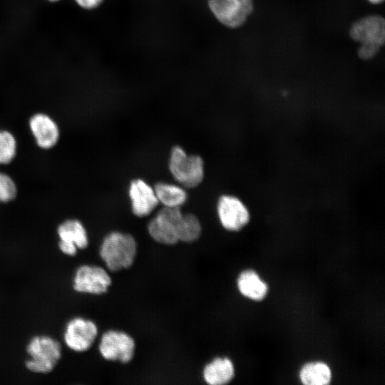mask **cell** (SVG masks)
I'll return each mask as SVG.
<instances>
[{"mask_svg": "<svg viewBox=\"0 0 385 385\" xmlns=\"http://www.w3.org/2000/svg\"><path fill=\"white\" fill-rule=\"evenodd\" d=\"M136 253L137 244L134 237L120 232L108 234L100 247V256L107 268L112 272L132 266Z\"/></svg>", "mask_w": 385, "mask_h": 385, "instance_id": "6da1fadb", "label": "cell"}, {"mask_svg": "<svg viewBox=\"0 0 385 385\" xmlns=\"http://www.w3.org/2000/svg\"><path fill=\"white\" fill-rule=\"evenodd\" d=\"M26 351L30 358L26 361V366L30 371L37 374L51 372L61 357L60 343L47 335L31 338Z\"/></svg>", "mask_w": 385, "mask_h": 385, "instance_id": "7a4b0ae2", "label": "cell"}, {"mask_svg": "<svg viewBox=\"0 0 385 385\" xmlns=\"http://www.w3.org/2000/svg\"><path fill=\"white\" fill-rule=\"evenodd\" d=\"M169 168L175 180L185 187H196L203 179L204 168L202 158L195 155H187L180 147L176 146L173 148Z\"/></svg>", "mask_w": 385, "mask_h": 385, "instance_id": "3957f363", "label": "cell"}, {"mask_svg": "<svg viewBox=\"0 0 385 385\" xmlns=\"http://www.w3.org/2000/svg\"><path fill=\"white\" fill-rule=\"evenodd\" d=\"M183 215L179 207H165L161 209L148 224L150 237L161 244H176L179 241L178 227Z\"/></svg>", "mask_w": 385, "mask_h": 385, "instance_id": "277c9868", "label": "cell"}, {"mask_svg": "<svg viewBox=\"0 0 385 385\" xmlns=\"http://www.w3.org/2000/svg\"><path fill=\"white\" fill-rule=\"evenodd\" d=\"M216 19L230 28L242 26L253 11V0H209Z\"/></svg>", "mask_w": 385, "mask_h": 385, "instance_id": "5b68a950", "label": "cell"}, {"mask_svg": "<svg viewBox=\"0 0 385 385\" xmlns=\"http://www.w3.org/2000/svg\"><path fill=\"white\" fill-rule=\"evenodd\" d=\"M135 346V342L129 334L110 330L102 335L99 351L105 359L128 363L134 356Z\"/></svg>", "mask_w": 385, "mask_h": 385, "instance_id": "8992f818", "label": "cell"}, {"mask_svg": "<svg viewBox=\"0 0 385 385\" xmlns=\"http://www.w3.org/2000/svg\"><path fill=\"white\" fill-rule=\"evenodd\" d=\"M111 284L108 272L101 267L83 265L76 270L73 280V289L78 292L101 294L107 292Z\"/></svg>", "mask_w": 385, "mask_h": 385, "instance_id": "52a82bcc", "label": "cell"}, {"mask_svg": "<svg viewBox=\"0 0 385 385\" xmlns=\"http://www.w3.org/2000/svg\"><path fill=\"white\" fill-rule=\"evenodd\" d=\"M97 334L98 328L95 322L82 317H75L67 323L63 339L70 349L82 352L92 346Z\"/></svg>", "mask_w": 385, "mask_h": 385, "instance_id": "ba28073f", "label": "cell"}, {"mask_svg": "<svg viewBox=\"0 0 385 385\" xmlns=\"http://www.w3.org/2000/svg\"><path fill=\"white\" fill-rule=\"evenodd\" d=\"M351 38L360 44L381 48L385 41V21L379 15H370L355 21L351 26Z\"/></svg>", "mask_w": 385, "mask_h": 385, "instance_id": "9c48e42d", "label": "cell"}, {"mask_svg": "<svg viewBox=\"0 0 385 385\" xmlns=\"http://www.w3.org/2000/svg\"><path fill=\"white\" fill-rule=\"evenodd\" d=\"M57 232L58 247L66 255L74 256L78 249H84L88 244L86 230L77 220H66L58 226Z\"/></svg>", "mask_w": 385, "mask_h": 385, "instance_id": "30bf717a", "label": "cell"}, {"mask_svg": "<svg viewBox=\"0 0 385 385\" xmlns=\"http://www.w3.org/2000/svg\"><path fill=\"white\" fill-rule=\"evenodd\" d=\"M217 213L222 226L229 230H238L249 221L250 215L244 204L237 197L222 196L217 204Z\"/></svg>", "mask_w": 385, "mask_h": 385, "instance_id": "8fae6325", "label": "cell"}, {"mask_svg": "<svg viewBox=\"0 0 385 385\" xmlns=\"http://www.w3.org/2000/svg\"><path fill=\"white\" fill-rule=\"evenodd\" d=\"M132 210L138 217L149 215L158 204L154 189L143 180H133L129 188Z\"/></svg>", "mask_w": 385, "mask_h": 385, "instance_id": "7c38bea8", "label": "cell"}, {"mask_svg": "<svg viewBox=\"0 0 385 385\" xmlns=\"http://www.w3.org/2000/svg\"><path fill=\"white\" fill-rule=\"evenodd\" d=\"M31 130L35 137L38 145L48 149L56 143L59 131L56 123L48 115L38 113L31 118Z\"/></svg>", "mask_w": 385, "mask_h": 385, "instance_id": "4fadbf2b", "label": "cell"}, {"mask_svg": "<svg viewBox=\"0 0 385 385\" xmlns=\"http://www.w3.org/2000/svg\"><path fill=\"white\" fill-rule=\"evenodd\" d=\"M203 379L210 385L228 383L234 376V366L227 358H215L203 369Z\"/></svg>", "mask_w": 385, "mask_h": 385, "instance_id": "5bb4252c", "label": "cell"}, {"mask_svg": "<svg viewBox=\"0 0 385 385\" xmlns=\"http://www.w3.org/2000/svg\"><path fill=\"white\" fill-rule=\"evenodd\" d=\"M237 286L243 295L255 300L262 299L267 290V285L252 270L241 273L237 280Z\"/></svg>", "mask_w": 385, "mask_h": 385, "instance_id": "9a60e30c", "label": "cell"}, {"mask_svg": "<svg viewBox=\"0 0 385 385\" xmlns=\"http://www.w3.org/2000/svg\"><path fill=\"white\" fill-rule=\"evenodd\" d=\"M154 190L158 202L165 207H179L187 198V194L183 188L172 184L158 183Z\"/></svg>", "mask_w": 385, "mask_h": 385, "instance_id": "2e32d148", "label": "cell"}, {"mask_svg": "<svg viewBox=\"0 0 385 385\" xmlns=\"http://www.w3.org/2000/svg\"><path fill=\"white\" fill-rule=\"evenodd\" d=\"M300 379L307 385L327 384L331 380V371L324 363H309L302 369Z\"/></svg>", "mask_w": 385, "mask_h": 385, "instance_id": "e0dca14e", "label": "cell"}, {"mask_svg": "<svg viewBox=\"0 0 385 385\" xmlns=\"http://www.w3.org/2000/svg\"><path fill=\"white\" fill-rule=\"evenodd\" d=\"M201 234V225L198 219L192 214L183 215L178 227V240L192 242Z\"/></svg>", "mask_w": 385, "mask_h": 385, "instance_id": "ac0fdd59", "label": "cell"}, {"mask_svg": "<svg viewBox=\"0 0 385 385\" xmlns=\"http://www.w3.org/2000/svg\"><path fill=\"white\" fill-rule=\"evenodd\" d=\"M14 137L8 131L0 130V164L10 163L16 154Z\"/></svg>", "mask_w": 385, "mask_h": 385, "instance_id": "d6986e66", "label": "cell"}, {"mask_svg": "<svg viewBox=\"0 0 385 385\" xmlns=\"http://www.w3.org/2000/svg\"><path fill=\"white\" fill-rule=\"evenodd\" d=\"M16 187L12 179L0 173V202H9L16 197Z\"/></svg>", "mask_w": 385, "mask_h": 385, "instance_id": "ffe728a7", "label": "cell"}, {"mask_svg": "<svg viewBox=\"0 0 385 385\" xmlns=\"http://www.w3.org/2000/svg\"><path fill=\"white\" fill-rule=\"evenodd\" d=\"M380 49V47L376 46L360 44L357 53L360 58L370 60L379 52Z\"/></svg>", "mask_w": 385, "mask_h": 385, "instance_id": "44dd1931", "label": "cell"}, {"mask_svg": "<svg viewBox=\"0 0 385 385\" xmlns=\"http://www.w3.org/2000/svg\"><path fill=\"white\" fill-rule=\"evenodd\" d=\"M81 7L85 9H93L98 6L102 0H75Z\"/></svg>", "mask_w": 385, "mask_h": 385, "instance_id": "7402d4cb", "label": "cell"}, {"mask_svg": "<svg viewBox=\"0 0 385 385\" xmlns=\"http://www.w3.org/2000/svg\"><path fill=\"white\" fill-rule=\"evenodd\" d=\"M370 3L374 4H379L383 2L384 0H368Z\"/></svg>", "mask_w": 385, "mask_h": 385, "instance_id": "603a6c76", "label": "cell"}, {"mask_svg": "<svg viewBox=\"0 0 385 385\" xmlns=\"http://www.w3.org/2000/svg\"><path fill=\"white\" fill-rule=\"evenodd\" d=\"M50 1H58V0H50Z\"/></svg>", "mask_w": 385, "mask_h": 385, "instance_id": "cb8c5ba5", "label": "cell"}]
</instances>
